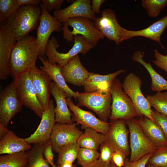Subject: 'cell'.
Here are the masks:
<instances>
[{"label":"cell","mask_w":167,"mask_h":167,"mask_svg":"<svg viewBox=\"0 0 167 167\" xmlns=\"http://www.w3.org/2000/svg\"><path fill=\"white\" fill-rule=\"evenodd\" d=\"M76 123L56 124L52 131L50 141L53 151L58 152L63 146L77 141L83 132L76 126Z\"/></svg>","instance_id":"obj_17"},{"label":"cell","mask_w":167,"mask_h":167,"mask_svg":"<svg viewBox=\"0 0 167 167\" xmlns=\"http://www.w3.org/2000/svg\"><path fill=\"white\" fill-rule=\"evenodd\" d=\"M0 154H11L28 151L31 149L30 144L25 139L17 136L8 130L0 139Z\"/></svg>","instance_id":"obj_26"},{"label":"cell","mask_w":167,"mask_h":167,"mask_svg":"<svg viewBox=\"0 0 167 167\" xmlns=\"http://www.w3.org/2000/svg\"><path fill=\"white\" fill-rule=\"evenodd\" d=\"M100 148V155L99 159L105 163H111L112 155L114 150L104 141L101 144Z\"/></svg>","instance_id":"obj_37"},{"label":"cell","mask_w":167,"mask_h":167,"mask_svg":"<svg viewBox=\"0 0 167 167\" xmlns=\"http://www.w3.org/2000/svg\"><path fill=\"white\" fill-rule=\"evenodd\" d=\"M126 156L120 151H114L112 155L111 163L114 164L118 167H123Z\"/></svg>","instance_id":"obj_42"},{"label":"cell","mask_w":167,"mask_h":167,"mask_svg":"<svg viewBox=\"0 0 167 167\" xmlns=\"http://www.w3.org/2000/svg\"><path fill=\"white\" fill-rule=\"evenodd\" d=\"M100 155L97 150L80 147L77 158L78 164L82 166L88 165L98 160Z\"/></svg>","instance_id":"obj_34"},{"label":"cell","mask_w":167,"mask_h":167,"mask_svg":"<svg viewBox=\"0 0 167 167\" xmlns=\"http://www.w3.org/2000/svg\"><path fill=\"white\" fill-rule=\"evenodd\" d=\"M22 105L13 81L0 94V123L7 127L11 120L21 110Z\"/></svg>","instance_id":"obj_10"},{"label":"cell","mask_w":167,"mask_h":167,"mask_svg":"<svg viewBox=\"0 0 167 167\" xmlns=\"http://www.w3.org/2000/svg\"><path fill=\"white\" fill-rule=\"evenodd\" d=\"M110 167H118L114 164L111 163Z\"/></svg>","instance_id":"obj_50"},{"label":"cell","mask_w":167,"mask_h":167,"mask_svg":"<svg viewBox=\"0 0 167 167\" xmlns=\"http://www.w3.org/2000/svg\"><path fill=\"white\" fill-rule=\"evenodd\" d=\"M144 55V52L136 51L133 54L132 59L142 64L149 72L152 81L151 90L157 92L167 90V81L154 70L150 63L147 62L143 59Z\"/></svg>","instance_id":"obj_27"},{"label":"cell","mask_w":167,"mask_h":167,"mask_svg":"<svg viewBox=\"0 0 167 167\" xmlns=\"http://www.w3.org/2000/svg\"><path fill=\"white\" fill-rule=\"evenodd\" d=\"M38 58L42 64L40 66V69L49 75L67 98H71L73 97L76 100L77 92L72 90L67 84L62 74V67L58 64L50 63L45 56H39Z\"/></svg>","instance_id":"obj_22"},{"label":"cell","mask_w":167,"mask_h":167,"mask_svg":"<svg viewBox=\"0 0 167 167\" xmlns=\"http://www.w3.org/2000/svg\"><path fill=\"white\" fill-rule=\"evenodd\" d=\"M80 148L77 141L72 142L62 147L58 152L57 165L66 163H73L77 159Z\"/></svg>","instance_id":"obj_31"},{"label":"cell","mask_w":167,"mask_h":167,"mask_svg":"<svg viewBox=\"0 0 167 167\" xmlns=\"http://www.w3.org/2000/svg\"><path fill=\"white\" fill-rule=\"evenodd\" d=\"M126 123L130 135V162L137 160L157 149L145 136L136 118L126 120Z\"/></svg>","instance_id":"obj_8"},{"label":"cell","mask_w":167,"mask_h":167,"mask_svg":"<svg viewBox=\"0 0 167 167\" xmlns=\"http://www.w3.org/2000/svg\"><path fill=\"white\" fill-rule=\"evenodd\" d=\"M111 163L104 162L98 159L93 163L82 167H110Z\"/></svg>","instance_id":"obj_46"},{"label":"cell","mask_w":167,"mask_h":167,"mask_svg":"<svg viewBox=\"0 0 167 167\" xmlns=\"http://www.w3.org/2000/svg\"><path fill=\"white\" fill-rule=\"evenodd\" d=\"M17 42L6 21L0 22V79L1 80H6L10 75L11 54Z\"/></svg>","instance_id":"obj_13"},{"label":"cell","mask_w":167,"mask_h":167,"mask_svg":"<svg viewBox=\"0 0 167 167\" xmlns=\"http://www.w3.org/2000/svg\"><path fill=\"white\" fill-rule=\"evenodd\" d=\"M167 27V15L142 30L131 31L123 28V39L126 40L135 36H143L156 42L164 49V47L161 42V37Z\"/></svg>","instance_id":"obj_21"},{"label":"cell","mask_w":167,"mask_h":167,"mask_svg":"<svg viewBox=\"0 0 167 167\" xmlns=\"http://www.w3.org/2000/svg\"><path fill=\"white\" fill-rule=\"evenodd\" d=\"M20 6L33 5L39 6L41 2V0H17Z\"/></svg>","instance_id":"obj_45"},{"label":"cell","mask_w":167,"mask_h":167,"mask_svg":"<svg viewBox=\"0 0 167 167\" xmlns=\"http://www.w3.org/2000/svg\"><path fill=\"white\" fill-rule=\"evenodd\" d=\"M90 0H76L63 9L55 10L54 16L61 23L71 18L84 17L94 21L96 15L92 11Z\"/></svg>","instance_id":"obj_19"},{"label":"cell","mask_w":167,"mask_h":167,"mask_svg":"<svg viewBox=\"0 0 167 167\" xmlns=\"http://www.w3.org/2000/svg\"><path fill=\"white\" fill-rule=\"evenodd\" d=\"M146 98L151 106L161 114L167 116V92L148 95Z\"/></svg>","instance_id":"obj_32"},{"label":"cell","mask_w":167,"mask_h":167,"mask_svg":"<svg viewBox=\"0 0 167 167\" xmlns=\"http://www.w3.org/2000/svg\"><path fill=\"white\" fill-rule=\"evenodd\" d=\"M110 123V129L105 135L104 141L114 151H120L127 156L130 154L131 152L126 120L122 119L111 120Z\"/></svg>","instance_id":"obj_14"},{"label":"cell","mask_w":167,"mask_h":167,"mask_svg":"<svg viewBox=\"0 0 167 167\" xmlns=\"http://www.w3.org/2000/svg\"><path fill=\"white\" fill-rule=\"evenodd\" d=\"M147 163L158 167H167V146L157 149Z\"/></svg>","instance_id":"obj_36"},{"label":"cell","mask_w":167,"mask_h":167,"mask_svg":"<svg viewBox=\"0 0 167 167\" xmlns=\"http://www.w3.org/2000/svg\"><path fill=\"white\" fill-rule=\"evenodd\" d=\"M89 73L82 64L78 55L62 67V74L66 82L77 86H84Z\"/></svg>","instance_id":"obj_20"},{"label":"cell","mask_w":167,"mask_h":167,"mask_svg":"<svg viewBox=\"0 0 167 167\" xmlns=\"http://www.w3.org/2000/svg\"><path fill=\"white\" fill-rule=\"evenodd\" d=\"M20 6L17 0H0V22L6 21Z\"/></svg>","instance_id":"obj_35"},{"label":"cell","mask_w":167,"mask_h":167,"mask_svg":"<svg viewBox=\"0 0 167 167\" xmlns=\"http://www.w3.org/2000/svg\"><path fill=\"white\" fill-rule=\"evenodd\" d=\"M28 151L7 154L0 156V167H26Z\"/></svg>","instance_id":"obj_30"},{"label":"cell","mask_w":167,"mask_h":167,"mask_svg":"<svg viewBox=\"0 0 167 167\" xmlns=\"http://www.w3.org/2000/svg\"><path fill=\"white\" fill-rule=\"evenodd\" d=\"M105 137V135L94 129L87 128L79 137L77 143L80 148L97 150Z\"/></svg>","instance_id":"obj_28"},{"label":"cell","mask_w":167,"mask_h":167,"mask_svg":"<svg viewBox=\"0 0 167 167\" xmlns=\"http://www.w3.org/2000/svg\"><path fill=\"white\" fill-rule=\"evenodd\" d=\"M57 167H77L73 163H66L57 165Z\"/></svg>","instance_id":"obj_48"},{"label":"cell","mask_w":167,"mask_h":167,"mask_svg":"<svg viewBox=\"0 0 167 167\" xmlns=\"http://www.w3.org/2000/svg\"><path fill=\"white\" fill-rule=\"evenodd\" d=\"M78 105L92 110L101 121L107 122L110 115L112 97L110 89L89 93L77 92Z\"/></svg>","instance_id":"obj_6"},{"label":"cell","mask_w":167,"mask_h":167,"mask_svg":"<svg viewBox=\"0 0 167 167\" xmlns=\"http://www.w3.org/2000/svg\"><path fill=\"white\" fill-rule=\"evenodd\" d=\"M54 109V101L51 100L48 109L43 112L41 120L36 130L29 137L25 138L27 142L35 144L46 143L50 141L55 124Z\"/></svg>","instance_id":"obj_16"},{"label":"cell","mask_w":167,"mask_h":167,"mask_svg":"<svg viewBox=\"0 0 167 167\" xmlns=\"http://www.w3.org/2000/svg\"><path fill=\"white\" fill-rule=\"evenodd\" d=\"M67 105L73 113L74 119L83 129L91 128L106 135L109 132L110 123L97 118L91 112L84 110L75 105L71 98H66Z\"/></svg>","instance_id":"obj_15"},{"label":"cell","mask_w":167,"mask_h":167,"mask_svg":"<svg viewBox=\"0 0 167 167\" xmlns=\"http://www.w3.org/2000/svg\"><path fill=\"white\" fill-rule=\"evenodd\" d=\"M13 81L17 95L22 105L29 109L41 118L44 110L36 97L29 71L14 78Z\"/></svg>","instance_id":"obj_9"},{"label":"cell","mask_w":167,"mask_h":167,"mask_svg":"<svg viewBox=\"0 0 167 167\" xmlns=\"http://www.w3.org/2000/svg\"><path fill=\"white\" fill-rule=\"evenodd\" d=\"M153 153L148 154L140 159L133 162H130L128 158H126L123 167H145Z\"/></svg>","instance_id":"obj_40"},{"label":"cell","mask_w":167,"mask_h":167,"mask_svg":"<svg viewBox=\"0 0 167 167\" xmlns=\"http://www.w3.org/2000/svg\"><path fill=\"white\" fill-rule=\"evenodd\" d=\"M51 93L54 97L56 106L54 109L56 122L57 123L72 124V114L66 101L67 96L53 81L51 83Z\"/></svg>","instance_id":"obj_23"},{"label":"cell","mask_w":167,"mask_h":167,"mask_svg":"<svg viewBox=\"0 0 167 167\" xmlns=\"http://www.w3.org/2000/svg\"><path fill=\"white\" fill-rule=\"evenodd\" d=\"M101 16L93 21L96 28L105 37L114 41L118 45L123 41L122 29L116 15L112 9L107 8L101 12Z\"/></svg>","instance_id":"obj_11"},{"label":"cell","mask_w":167,"mask_h":167,"mask_svg":"<svg viewBox=\"0 0 167 167\" xmlns=\"http://www.w3.org/2000/svg\"><path fill=\"white\" fill-rule=\"evenodd\" d=\"M136 119L145 136L157 149L167 146V138L154 121L144 116Z\"/></svg>","instance_id":"obj_24"},{"label":"cell","mask_w":167,"mask_h":167,"mask_svg":"<svg viewBox=\"0 0 167 167\" xmlns=\"http://www.w3.org/2000/svg\"><path fill=\"white\" fill-rule=\"evenodd\" d=\"M39 6L41 9L42 13L37 29L36 41L39 47V56L44 57L50 35L53 32H59L62 30V24L50 15L41 2Z\"/></svg>","instance_id":"obj_12"},{"label":"cell","mask_w":167,"mask_h":167,"mask_svg":"<svg viewBox=\"0 0 167 167\" xmlns=\"http://www.w3.org/2000/svg\"><path fill=\"white\" fill-rule=\"evenodd\" d=\"M50 141L46 145L44 151L43 155L45 159L52 167H57L54 163V155Z\"/></svg>","instance_id":"obj_43"},{"label":"cell","mask_w":167,"mask_h":167,"mask_svg":"<svg viewBox=\"0 0 167 167\" xmlns=\"http://www.w3.org/2000/svg\"><path fill=\"white\" fill-rule=\"evenodd\" d=\"M49 141L34 145L28 151V163L26 167H49V163L43 156L44 149Z\"/></svg>","instance_id":"obj_29"},{"label":"cell","mask_w":167,"mask_h":167,"mask_svg":"<svg viewBox=\"0 0 167 167\" xmlns=\"http://www.w3.org/2000/svg\"><path fill=\"white\" fill-rule=\"evenodd\" d=\"M42 13L39 6H21L6 21L13 37L17 41L37 29Z\"/></svg>","instance_id":"obj_2"},{"label":"cell","mask_w":167,"mask_h":167,"mask_svg":"<svg viewBox=\"0 0 167 167\" xmlns=\"http://www.w3.org/2000/svg\"><path fill=\"white\" fill-rule=\"evenodd\" d=\"M39 49L36 38L28 36L17 41L10 60V75L14 78L36 66Z\"/></svg>","instance_id":"obj_1"},{"label":"cell","mask_w":167,"mask_h":167,"mask_svg":"<svg viewBox=\"0 0 167 167\" xmlns=\"http://www.w3.org/2000/svg\"><path fill=\"white\" fill-rule=\"evenodd\" d=\"M125 71L126 70L120 69L107 75L90 72L83 86L84 92L89 93L110 90L113 80L118 75Z\"/></svg>","instance_id":"obj_25"},{"label":"cell","mask_w":167,"mask_h":167,"mask_svg":"<svg viewBox=\"0 0 167 167\" xmlns=\"http://www.w3.org/2000/svg\"><path fill=\"white\" fill-rule=\"evenodd\" d=\"M105 0H92L91 1L92 5L91 9L92 11L95 14L100 12V7Z\"/></svg>","instance_id":"obj_44"},{"label":"cell","mask_w":167,"mask_h":167,"mask_svg":"<svg viewBox=\"0 0 167 167\" xmlns=\"http://www.w3.org/2000/svg\"><path fill=\"white\" fill-rule=\"evenodd\" d=\"M154 52L155 59L152 61V62L157 67L167 73V55L162 54L156 49H155Z\"/></svg>","instance_id":"obj_39"},{"label":"cell","mask_w":167,"mask_h":167,"mask_svg":"<svg viewBox=\"0 0 167 167\" xmlns=\"http://www.w3.org/2000/svg\"><path fill=\"white\" fill-rule=\"evenodd\" d=\"M73 38L74 45L72 48L67 53H60L57 50L58 46L57 39L54 37H51L47 43L45 51V55L50 63H58L63 67L70 59L79 54H85L94 48L87 39L82 35H77Z\"/></svg>","instance_id":"obj_4"},{"label":"cell","mask_w":167,"mask_h":167,"mask_svg":"<svg viewBox=\"0 0 167 167\" xmlns=\"http://www.w3.org/2000/svg\"><path fill=\"white\" fill-rule=\"evenodd\" d=\"M141 5L149 17L156 18L167 6V0H142Z\"/></svg>","instance_id":"obj_33"},{"label":"cell","mask_w":167,"mask_h":167,"mask_svg":"<svg viewBox=\"0 0 167 167\" xmlns=\"http://www.w3.org/2000/svg\"><path fill=\"white\" fill-rule=\"evenodd\" d=\"M62 30L64 38L68 41H74L73 37L81 35L94 47L105 36L95 26L93 21L86 18H69L63 23Z\"/></svg>","instance_id":"obj_3"},{"label":"cell","mask_w":167,"mask_h":167,"mask_svg":"<svg viewBox=\"0 0 167 167\" xmlns=\"http://www.w3.org/2000/svg\"><path fill=\"white\" fill-rule=\"evenodd\" d=\"M152 116L167 138V116L161 114L155 110L152 109Z\"/></svg>","instance_id":"obj_38"},{"label":"cell","mask_w":167,"mask_h":167,"mask_svg":"<svg viewBox=\"0 0 167 167\" xmlns=\"http://www.w3.org/2000/svg\"><path fill=\"white\" fill-rule=\"evenodd\" d=\"M8 130L7 127L0 123V139L5 135Z\"/></svg>","instance_id":"obj_47"},{"label":"cell","mask_w":167,"mask_h":167,"mask_svg":"<svg viewBox=\"0 0 167 167\" xmlns=\"http://www.w3.org/2000/svg\"><path fill=\"white\" fill-rule=\"evenodd\" d=\"M64 1V0H42L41 2L44 7L50 13L54 9L55 10L61 9V5Z\"/></svg>","instance_id":"obj_41"},{"label":"cell","mask_w":167,"mask_h":167,"mask_svg":"<svg viewBox=\"0 0 167 167\" xmlns=\"http://www.w3.org/2000/svg\"><path fill=\"white\" fill-rule=\"evenodd\" d=\"M147 167H158L155 166L154 165H152L148 163Z\"/></svg>","instance_id":"obj_49"},{"label":"cell","mask_w":167,"mask_h":167,"mask_svg":"<svg viewBox=\"0 0 167 167\" xmlns=\"http://www.w3.org/2000/svg\"><path fill=\"white\" fill-rule=\"evenodd\" d=\"M29 73L37 99L44 111L48 109L51 100L52 80L46 73L36 66L32 69Z\"/></svg>","instance_id":"obj_18"},{"label":"cell","mask_w":167,"mask_h":167,"mask_svg":"<svg viewBox=\"0 0 167 167\" xmlns=\"http://www.w3.org/2000/svg\"><path fill=\"white\" fill-rule=\"evenodd\" d=\"M142 84L140 78L130 72L124 80L122 87L124 92L132 101L139 117L144 116L154 121L152 116L151 106L141 90Z\"/></svg>","instance_id":"obj_7"},{"label":"cell","mask_w":167,"mask_h":167,"mask_svg":"<svg viewBox=\"0 0 167 167\" xmlns=\"http://www.w3.org/2000/svg\"><path fill=\"white\" fill-rule=\"evenodd\" d=\"M110 92L112 97L110 120L122 119L126 120L139 117L132 101L124 92L118 79L116 78L113 80Z\"/></svg>","instance_id":"obj_5"}]
</instances>
